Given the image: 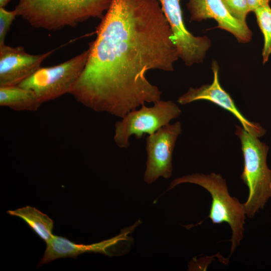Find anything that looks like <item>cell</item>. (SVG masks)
<instances>
[{
    "label": "cell",
    "instance_id": "4",
    "mask_svg": "<svg viewBox=\"0 0 271 271\" xmlns=\"http://www.w3.org/2000/svg\"><path fill=\"white\" fill-rule=\"evenodd\" d=\"M184 183L198 185L209 192L212 202L208 217L213 224L225 222L229 225L232 231L230 254L233 253L243 238L246 216L244 203L230 195L226 181L219 174L194 173L184 176L174 180L168 190Z\"/></svg>",
    "mask_w": 271,
    "mask_h": 271
},
{
    "label": "cell",
    "instance_id": "16",
    "mask_svg": "<svg viewBox=\"0 0 271 271\" xmlns=\"http://www.w3.org/2000/svg\"><path fill=\"white\" fill-rule=\"evenodd\" d=\"M229 13L235 19L246 24V18L250 12L247 0H222Z\"/></svg>",
    "mask_w": 271,
    "mask_h": 271
},
{
    "label": "cell",
    "instance_id": "1",
    "mask_svg": "<svg viewBox=\"0 0 271 271\" xmlns=\"http://www.w3.org/2000/svg\"><path fill=\"white\" fill-rule=\"evenodd\" d=\"M90 43L89 54L70 93L96 112L122 118L162 92L146 77L172 71L179 58L173 34L158 0H111Z\"/></svg>",
    "mask_w": 271,
    "mask_h": 271
},
{
    "label": "cell",
    "instance_id": "13",
    "mask_svg": "<svg viewBox=\"0 0 271 271\" xmlns=\"http://www.w3.org/2000/svg\"><path fill=\"white\" fill-rule=\"evenodd\" d=\"M42 103L32 90L19 85L0 86V105L16 111H37Z\"/></svg>",
    "mask_w": 271,
    "mask_h": 271
},
{
    "label": "cell",
    "instance_id": "17",
    "mask_svg": "<svg viewBox=\"0 0 271 271\" xmlns=\"http://www.w3.org/2000/svg\"><path fill=\"white\" fill-rule=\"evenodd\" d=\"M17 12L15 9L9 11L5 8H0V46L4 45L8 32L16 17Z\"/></svg>",
    "mask_w": 271,
    "mask_h": 271
},
{
    "label": "cell",
    "instance_id": "10",
    "mask_svg": "<svg viewBox=\"0 0 271 271\" xmlns=\"http://www.w3.org/2000/svg\"><path fill=\"white\" fill-rule=\"evenodd\" d=\"M212 70L213 80L211 84L203 85L199 88H190L178 98L177 102L185 105L197 100L209 101L234 115L247 131L259 138L263 136L265 130L259 123L251 122L246 118L238 109L229 94L221 87L218 77L219 68L215 62L213 64Z\"/></svg>",
    "mask_w": 271,
    "mask_h": 271
},
{
    "label": "cell",
    "instance_id": "19",
    "mask_svg": "<svg viewBox=\"0 0 271 271\" xmlns=\"http://www.w3.org/2000/svg\"><path fill=\"white\" fill-rule=\"evenodd\" d=\"M11 0H0V8H5Z\"/></svg>",
    "mask_w": 271,
    "mask_h": 271
},
{
    "label": "cell",
    "instance_id": "14",
    "mask_svg": "<svg viewBox=\"0 0 271 271\" xmlns=\"http://www.w3.org/2000/svg\"><path fill=\"white\" fill-rule=\"evenodd\" d=\"M7 213L22 219L46 243L53 236V220L34 207L26 206Z\"/></svg>",
    "mask_w": 271,
    "mask_h": 271
},
{
    "label": "cell",
    "instance_id": "3",
    "mask_svg": "<svg viewBox=\"0 0 271 271\" xmlns=\"http://www.w3.org/2000/svg\"><path fill=\"white\" fill-rule=\"evenodd\" d=\"M235 134L240 139L243 156L240 178L248 189L244 205L246 216L252 218L271 198V170L266 163L269 147L242 126L236 125Z\"/></svg>",
    "mask_w": 271,
    "mask_h": 271
},
{
    "label": "cell",
    "instance_id": "11",
    "mask_svg": "<svg viewBox=\"0 0 271 271\" xmlns=\"http://www.w3.org/2000/svg\"><path fill=\"white\" fill-rule=\"evenodd\" d=\"M187 8L191 21L213 19L218 28L232 34L239 42L247 43L251 39L252 32L247 24L232 16L222 0H189Z\"/></svg>",
    "mask_w": 271,
    "mask_h": 271
},
{
    "label": "cell",
    "instance_id": "12",
    "mask_svg": "<svg viewBox=\"0 0 271 271\" xmlns=\"http://www.w3.org/2000/svg\"><path fill=\"white\" fill-rule=\"evenodd\" d=\"M121 235L91 244H77L67 238L53 235L46 243V248L43 257L38 266L48 263L61 258H76L78 255L90 252H98L105 255H112L110 248L121 239Z\"/></svg>",
    "mask_w": 271,
    "mask_h": 271
},
{
    "label": "cell",
    "instance_id": "2",
    "mask_svg": "<svg viewBox=\"0 0 271 271\" xmlns=\"http://www.w3.org/2000/svg\"><path fill=\"white\" fill-rule=\"evenodd\" d=\"M111 0H18L17 16L32 26L49 31L102 19Z\"/></svg>",
    "mask_w": 271,
    "mask_h": 271
},
{
    "label": "cell",
    "instance_id": "5",
    "mask_svg": "<svg viewBox=\"0 0 271 271\" xmlns=\"http://www.w3.org/2000/svg\"><path fill=\"white\" fill-rule=\"evenodd\" d=\"M89 48L57 65L41 67L19 86L33 91L43 103L70 93L82 72Z\"/></svg>",
    "mask_w": 271,
    "mask_h": 271
},
{
    "label": "cell",
    "instance_id": "6",
    "mask_svg": "<svg viewBox=\"0 0 271 271\" xmlns=\"http://www.w3.org/2000/svg\"><path fill=\"white\" fill-rule=\"evenodd\" d=\"M139 109L128 112L115 124L114 141L121 148L129 146V137L140 139L144 134H152L179 116L181 110L172 100H160L151 107L145 104Z\"/></svg>",
    "mask_w": 271,
    "mask_h": 271
},
{
    "label": "cell",
    "instance_id": "7",
    "mask_svg": "<svg viewBox=\"0 0 271 271\" xmlns=\"http://www.w3.org/2000/svg\"><path fill=\"white\" fill-rule=\"evenodd\" d=\"M182 131L180 121L162 126L146 138L147 153L144 181L151 184L160 177L167 179L172 174V156L176 142Z\"/></svg>",
    "mask_w": 271,
    "mask_h": 271
},
{
    "label": "cell",
    "instance_id": "8",
    "mask_svg": "<svg viewBox=\"0 0 271 271\" xmlns=\"http://www.w3.org/2000/svg\"><path fill=\"white\" fill-rule=\"evenodd\" d=\"M169 24L179 58L188 66L202 62L210 47L207 37L195 36L186 28L180 0H158Z\"/></svg>",
    "mask_w": 271,
    "mask_h": 271
},
{
    "label": "cell",
    "instance_id": "15",
    "mask_svg": "<svg viewBox=\"0 0 271 271\" xmlns=\"http://www.w3.org/2000/svg\"><path fill=\"white\" fill-rule=\"evenodd\" d=\"M257 24L264 39L262 51L263 63H266L271 54V8L269 5L260 7L254 11Z\"/></svg>",
    "mask_w": 271,
    "mask_h": 271
},
{
    "label": "cell",
    "instance_id": "9",
    "mask_svg": "<svg viewBox=\"0 0 271 271\" xmlns=\"http://www.w3.org/2000/svg\"><path fill=\"white\" fill-rule=\"evenodd\" d=\"M54 50L32 55L22 46H0V86L19 85L41 68Z\"/></svg>",
    "mask_w": 271,
    "mask_h": 271
},
{
    "label": "cell",
    "instance_id": "18",
    "mask_svg": "<svg viewBox=\"0 0 271 271\" xmlns=\"http://www.w3.org/2000/svg\"><path fill=\"white\" fill-rule=\"evenodd\" d=\"M250 12H254L256 9L269 5L270 0H247Z\"/></svg>",
    "mask_w": 271,
    "mask_h": 271
}]
</instances>
